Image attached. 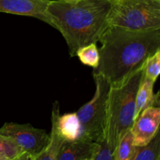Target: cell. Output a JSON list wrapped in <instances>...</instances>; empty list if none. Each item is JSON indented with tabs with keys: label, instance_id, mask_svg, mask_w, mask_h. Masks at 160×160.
Segmentation results:
<instances>
[{
	"label": "cell",
	"instance_id": "1",
	"mask_svg": "<svg viewBox=\"0 0 160 160\" xmlns=\"http://www.w3.org/2000/svg\"><path fill=\"white\" fill-rule=\"evenodd\" d=\"M99 64L93 73L110 85L122 82L160 49V28L131 31L109 26L100 37Z\"/></svg>",
	"mask_w": 160,
	"mask_h": 160
},
{
	"label": "cell",
	"instance_id": "2",
	"mask_svg": "<svg viewBox=\"0 0 160 160\" xmlns=\"http://www.w3.org/2000/svg\"><path fill=\"white\" fill-rule=\"evenodd\" d=\"M110 7L109 0H50L46 9L48 24L61 33L73 57L80 48L98 42L109 28Z\"/></svg>",
	"mask_w": 160,
	"mask_h": 160
},
{
	"label": "cell",
	"instance_id": "3",
	"mask_svg": "<svg viewBox=\"0 0 160 160\" xmlns=\"http://www.w3.org/2000/svg\"><path fill=\"white\" fill-rule=\"evenodd\" d=\"M143 77L144 65L122 82L109 87L103 135L114 148L134 123L136 95Z\"/></svg>",
	"mask_w": 160,
	"mask_h": 160
},
{
	"label": "cell",
	"instance_id": "4",
	"mask_svg": "<svg viewBox=\"0 0 160 160\" xmlns=\"http://www.w3.org/2000/svg\"><path fill=\"white\" fill-rule=\"evenodd\" d=\"M109 27L131 31L160 28V1L156 0H109Z\"/></svg>",
	"mask_w": 160,
	"mask_h": 160
},
{
	"label": "cell",
	"instance_id": "5",
	"mask_svg": "<svg viewBox=\"0 0 160 160\" xmlns=\"http://www.w3.org/2000/svg\"><path fill=\"white\" fill-rule=\"evenodd\" d=\"M95 92L93 98L76 112L81 125L79 139L98 142L106 125V102L110 84L101 75L93 73Z\"/></svg>",
	"mask_w": 160,
	"mask_h": 160
},
{
	"label": "cell",
	"instance_id": "6",
	"mask_svg": "<svg viewBox=\"0 0 160 160\" xmlns=\"http://www.w3.org/2000/svg\"><path fill=\"white\" fill-rule=\"evenodd\" d=\"M0 134L12 139L23 152L35 158L47 147L50 134L29 123H6L0 128Z\"/></svg>",
	"mask_w": 160,
	"mask_h": 160
},
{
	"label": "cell",
	"instance_id": "7",
	"mask_svg": "<svg viewBox=\"0 0 160 160\" xmlns=\"http://www.w3.org/2000/svg\"><path fill=\"white\" fill-rule=\"evenodd\" d=\"M160 109L159 106H149L144 109L134 120L131 128L134 143L138 147L148 145L159 132Z\"/></svg>",
	"mask_w": 160,
	"mask_h": 160
},
{
	"label": "cell",
	"instance_id": "8",
	"mask_svg": "<svg viewBox=\"0 0 160 160\" xmlns=\"http://www.w3.org/2000/svg\"><path fill=\"white\" fill-rule=\"evenodd\" d=\"M50 0H0V12L28 16L48 23L46 9Z\"/></svg>",
	"mask_w": 160,
	"mask_h": 160
},
{
	"label": "cell",
	"instance_id": "9",
	"mask_svg": "<svg viewBox=\"0 0 160 160\" xmlns=\"http://www.w3.org/2000/svg\"><path fill=\"white\" fill-rule=\"evenodd\" d=\"M52 126L56 132L67 142L78 140L81 133V125L76 112H69L60 115L59 105L55 102L52 110Z\"/></svg>",
	"mask_w": 160,
	"mask_h": 160
},
{
	"label": "cell",
	"instance_id": "10",
	"mask_svg": "<svg viewBox=\"0 0 160 160\" xmlns=\"http://www.w3.org/2000/svg\"><path fill=\"white\" fill-rule=\"evenodd\" d=\"M98 142L78 140L62 142L59 150L57 160H85L92 159L98 152Z\"/></svg>",
	"mask_w": 160,
	"mask_h": 160
},
{
	"label": "cell",
	"instance_id": "11",
	"mask_svg": "<svg viewBox=\"0 0 160 160\" xmlns=\"http://www.w3.org/2000/svg\"><path fill=\"white\" fill-rule=\"evenodd\" d=\"M154 82L145 78V76L143 77L136 95L134 114L135 118L144 109H147L149 106H155L156 102L159 100V93L156 95L154 94Z\"/></svg>",
	"mask_w": 160,
	"mask_h": 160
},
{
	"label": "cell",
	"instance_id": "12",
	"mask_svg": "<svg viewBox=\"0 0 160 160\" xmlns=\"http://www.w3.org/2000/svg\"><path fill=\"white\" fill-rule=\"evenodd\" d=\"M141 147L134 145L131 129L119 141L113 152V160H134Z\"/></svg>",
	"mask_w": 160,
	"mask_h": 160
},
{
	"label": "cell",
	"instance_id": "13",
	"mask_svg": "<svg viewBox=\"0 0 160 160\" xmlns=\"http://www.w3.org/2000/svg\"><path fill=\"white\" fill-rule=\"evenodd\" d=\"M49 134L50 142L48 145L40 154L34 158V160H57L58 152L64 140L59 135L52 126Z\"/></svg>",
	"mask_w": 160,
	"mask_h": 160
},
{
	"label": "cell",
	"instance_id": "14",
	"mask_svg": "<svg viewBox=\"0 0 160 160\" xmlns=\"http://www.w3.org/2000/svg\"><path fill=\"white\" fill-rule=\"evenodd\" d=\"M76 56L84 65L95 69L99 64V51L96 43H91L81 47L77 51Z\"/></svg>",
	"mask_w": 160,
	"mask_h": 160
},
{
	"label": "cell",
	"instance_id": "15",
	"mask_svg": "<svg viewBox=\"0 0 160 160\" xmlns=\"http://www.w3.org/2000/svg\"><path fill=\"white\" fill-rule=\"evenodd\" d=\"M160 158L159 131L145 146L141 147L134 160H157Z\"/></svg>",
	"mask_w": 160,
	"mask_h": 160
},
{
	"label": "cell",
	"instance_id": "16",
	"mask_svg": "<svg viewBox=\"0 0 160 160\" xmlns=\"http://www.w3.org/2000/svg\"><path fill=\"white\" fill-rule=\"evenodd\" d=\"M160 73V49L150 56L144 63V76L156 82Z\"/></svg>",
	"mask_w": 160,
	"mask_h": 160
},
{
	"label": "cell",
	"instance_id": "17",
	"mask_svg": "<svg viewBox=\"0 0 160 160\" xmlns=\"http://www.w3.org/2000/svg\"><path fill=\"white\" fill-rule=\"evenodd\" d=\"M23 153V150L11 138L0 134V156L11 160Z\"/></svg>",
	"mask_w": 160,
	"mask_h": 160
},
{
	"label": "cell",
	"instance_id": "18",
	"mask_svg": "<svg viewBox=\"0 0 160 160\" xmlns=\"http://www.w3.org/2000/svg\"><path fill=\"white\" fill-rule=\"evenodd\" d=\"M98 143L99 145V148L92 160H113L115 148L108 142L104 135L99 139Z\"/></svg>",
	"mask_w": 160,
	"mask_h": 160
},
{
	"label": "cell",
	"instance_id": "19",
	"mask_svg": "<svg viewBox=\"0 0 160 160\" xmlns=\"http://www.w3.org/2000/svg\"><path fill=\"white\" fill-rule=\"evenodd\" d=\"M11 160H34V157H32V156L30 154H28V153L23 152L22 153V154H20V156H17V157Z\"/></svg>",
	"mask_w": 160,
	"mask_h": 160
},
{
	"label": "cell",
	"instance_id": "20",
	"mask_svg": "<svg viewBox=\"0 0 160 160\" xmlns=\"http://www.w3.org/2000/svg\"><path fill=\"white\" fill-rule=\"evenodd\" d=\"M62 1L68 2H77V1H79V0H62Z\"/></svg>",
	"mask_w": 160,
	"mask_h": 160
},
{
	"label": "cell",
	"instance_id": "21",
	"mask_svg": "<svg viewBox=\"0 0 160 160\" xmlns=\"http://www.w3.org/2000/svg\"><path fill=\"white\" fill-rule=\"evenodd\" d=\"M0 160H7L6 159H5V158H2V157H1V156H0Z\"/></svg>",
	"mask_w": 160,
	"mask_h": 160
},
{
	"label": "cell",
	"instance_id": "22",
	"mask_svg": "<svg viewBox=\"0 0 160 160\" xmlns=\"http://www.w3.org/2000/svg\"><path fill=\"white\" fill-rule=\"evenodd\" d=\"M85 160H92V159H85Z\"/></svg>",
	"mask_w": 160,
	"mask_h": 160
},
{
	"label": "cell",
	"instance_id": "23",
	"mask_svg": "<svg viewBox=\"0 0 160 160\" xmlns=\"http://www.w3.org/2000/svg\"><path fill=\"white\" fill-rule=\"evenodd\" d=\"M156 1H160V0H156Z\"/></svg>",
	"mask_w": 160,
	"mask_h": 160
}]
</instances>
